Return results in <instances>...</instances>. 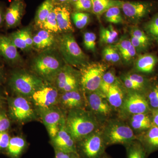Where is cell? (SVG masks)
Returning <instances> with one entry per match:
<instances>
[{
    "instance_id": "cell-1",
    "label": "cell",
    "mask_w": 158,
    "mask_h": 158,
    "mask_svg": "<svg viewBox=\"0 0 158 158\" xmlns=\"http://www.w3.org/2000/svg\"><path fill=\"white\" fill-rule=\"evenodd\" d=\"M60 53L52 48L43 51L33 60L32 68L43 80L52 84L65 64Z\"/></svg>"
},
{
    "instance_id": "cell-2",
    "label": "cell",
    "mask_w": 158,
    "mask_h": 158,
    "mask_svg": "<svg viewBox=\"0 0 158 158\" xmlns=\"http://www.w3.org/2000/svg\"><path fill=\"white\" fill-rule=\"evenodd\" d=\"M65 123L67 129L76 142L81 141L93 133L98 127L95 117L83 108L69 110Z\"/></svg>"
},
{
    "instance_id": "cell-3",
    "label": "cell",
    "mask_w": 158,
    "mask_h": 158,
    "mask_svg": "<svg viewBox=\"0 0 158 158\" xmlns=\"http://www.w3.org/2000/svg\"><path fill=\"white\" fill-rule=\"evenodd\" d=\"M44 82V80L35 73L23 70H17L11 74L9 85L15 95L30 98Z\"/></svg>"
},
{
    "instance_id": "cell-4",
    "label": "cell",
    "mask_w": 158,
    "mask_h": 158,
    "mask_svg": "<svg viewBox=\"0 0 158 158\" xmlns=\"http://www.w3.org/2000/svg\"><path fill=\"white\" fill-rule=\"evenodd\" d=\"M59 51L66 64L81 67L88 63V58L83 52L72 33H64L59 38Z\"/></svg>"
},
{
    "instance_id": "cell-5",
    "label": "cell",
    "mask_w": 158,
    "mask_h": 158,
    "mask_svg": "<svg viewBox=\"0 0 158 158\" xmlns=\"http://www.w3.org/2000/svg\"><path fill=\"white\" fill-rule=\"evenodd\" d=\"M107 69V65L101 62H88L81 67L80 85L82 90L86 94L99 90Z\"/></svg>"
},
{
    "instance_id": "cell-6",
    "label": "cell",
    "mask_w": 158,
    "mask_h": 158,
    "mask_svg": "<svg viewBox=\"0 0 158 158\" xmlns=\"http://www.w3.org/2000/svg\"><path fill=\"white\" fill-rule=\"evenodd\" d=\"M8 115L13 121L23 123L36 119L35 111L27 98L15 95L7 99Z\"/></svg>"
},
{
    "instance_id": "cell-7",
    "label": "cell",
    "mask_w": 158,
    "mask_h": 158,
    "mask_svg": "<svg viewBox=\"0 0 158 158\" xmlns=\"http://www.w3.org/2000/svg\"><path fill=\"white\" fill-rule=\"evenodd\" d=\"M103 136L106 146L115 144L126 145L136 139L132 129L129 126L116 121L108 125Z\"/></svg>"
},
{
    "instance_id": "cell-8",
    "label": "cell",
    "mask_w": 158,
    "mask_h": 158,
    "mask_svg": "<svg viewBox=\"0 0 158 158\" xmlns=\"http://www.w3.org/2000/svg\"><path fill=\"white\" fill-rule=\"evenodd\" d=\"M79 142V150L83 158H100L106 146L103 135L94 132Z\"/></svg>"
},
{
    "instance_id": "cell-9",
    "label": "cell",
    "mask_w": 158,
    "mask_h": 158,
    "mask_svg": "<svg viewBox=\"0 0 158 158\" xmlns=\"http://www.w3.org/2000/svg\"><path fill=\"white\" fill-rule=\"evenodd\" d=\"M59 90L56 86L44 81L30 98L37 108H48L59 104Z\"/></svg>"
},
{
    "instance_id": "cell-10",
    "label": "cell",
    "mask_w": 158,
    "mask_h": 158,
    "mask_svg": "<svg viewBox=\"0 0 158 158\" xmlns=\"http://www.w3.org/2000/svg\"><path fill=\"white\" fill-rule=\"evenodd\" d=\"M54 82L56 88L61 93L80 90V72L75 70L71 65L65 64Z\"/></svg>"
},
{
    "instance_id": "cell-11",
    "label": "cell",
    "mask_w": 158,
    "mask_h": 158,
    "mask_svg": "<svg viewBox=\"0 0 158 158\" xmlns=\"http://www.w3.org/2000/svg\"><path fill=\"white\" fill-rule=\"evenodd\" d=\"M36 112L45 125L51 139L56 136L63 118L65 117L57 106L48 108H37Z\"/></svg>"
},
{
    "instance_id": "cell-12",
    "label": "cell",
    "mask_w": 158,
    "mask_h": 158,
    "mask_svg": "<svg viewBox=\"0 0 158 158\" xmlns=\"http://www.w3.org/2000/svg\"><path fill=\"white\" fill-rule=\"evenodd\" d=\"M52 142L54 148L69 153L78 154L76 141L66 127L65 117L61 122L56 135L52 139Z\"/></svg>"
},
{
    "instance_id": "cell-13",
    "label": "cell",
    "mask_w": 158,
    "mask_h": 158,
    "mask_svg": "<svg viewBox=\"0 0 158 158\" xmlns=\"http://www.w3.org/2000/svg\"><path fill=\"white\" fill-rule=\"evenodd\" d=\"M120 8L129 20L136 23L141 20L150 12L152 5L146 2L123 1Z\"/></svg>"
},
{
    "instance_id": "cell-14",
    "label": "cell",
    "mask_w": 158,
    "mask_h": 158,
    "mask_svg": "<svg viewBox=\"0 0 158 158\" xmlns=\"http://www.w3.org/2000/svg\"><path fill=\"white\" fill-rule=\"evenodd\" d=\"M123 109L128 114L146 113L149 110V105L144 97L136 92H130L125 98Z\"/></svg>"
},
{
    "instance_id": "cell-15",
    "label": "cell",
    "mask_w": 158,
    "mask_h": 158,
    "mask_svg": "<svg viewBox=\"0 0 158 158\" xmlns=\"http://www.w3.org/2000/svg\"><path fill=\"white\" fill-rule=\"evenodd\" d=\"M23 0H13L5 12V22L6 27L13 28L19 25L25 9Z\"/></svg>"
},
{
    "instance_id": "cell-16",
    "label": "cell",
    "mask_w": 158,
    "mask_h": 158,
    "mask_svg": "<svg viewBox=\"0 0 158 158\" xmlns=\"http://www.w3.org/2000/svg\"><path fill=\"white\" fill-rule=\"evenodd\" d=\"M0 56L11 65H17L23 62L17 48L8 36L0 35Z\"/></svg>"
},
{
    "instance_id": "cell-17",
    "label": "cell",
    "mask_w": 158,
    "mask_h": 158,
    "mask_svg": "<svg viewBox=\"0 0 158 158\" xmlns=\"http://www.w3.org/2000/svg\"><path fill=\"white\" fill-rule=\"evenodd\" d=\"M86 94V100L92 111L104 116L110 114L111 106L105 99L106 96L100 90H99Z\"/></svg>"
},
{
    "instance_id": "cell-18",
    "label": "cell",
    "mask_w": 158,
    "mask_h": 158,
    "mask_svg": "<svg viewBox=\"0 0 158 158\" xmlns=\"http://www.w3.org/2000/svg\"><path fill=\"white\" fill-rule=\"evenodd\" d=\"M85 102L80 90L62 92L59 96V104L69 110L83 108Z\"/></svg>"
},
{
    "instance_id": "cell-19",
    "label": "cell",
    "mask_w": 158,
    "mask_h": 158,
    "mask_svg": "<svg viewBox=\"0 0 158 158\" xmlns=\"http://www.w3.org/2000/svg\"><path fill=\"white\" fill-rule=\"evenodd\" d=\"M59 32L64 33L73 32L69 9L65 5L55 6L54 8Z\"/></svg>"
},
{
    "instance_id": "cell-20",
    "label": "cell",
    "mask_w": 158,
    "mask_h": 158,
    "mask_svg": "<svg viewBox=\"0 0 158 158\" xmlns=\"http://www.w3.org/2000/svg\"><path fill=\"white\" fill-rule=\"evenodd\" d=\"M33 39L34 47L43 51L52 48L56 42L53 33L43 29L33 36Z\"/></svg>"
},
{
    "instance_id": "cell-21",
    "label": "cell",
    "mask_w": 158,
    "mask_h": 158,
    "mask_svg": "<svg viewBox=\"0 0 158 158\" xmlns=\"http://www.w3.org/2000/svg\"><path fill=\"white\" fill-rule=\"evenodd\" d=\"M105 96L110 106L115 108L122 107L125 97L120 83L117 80L110 86Z\"/></svg>"
},
{
    "instance_id": "cell-22",
    "label": "cell",
    "mask_w": 158,
    "mask_h": 158,
    "mask_svg": "<svg viewBox=\"0 0 158 158\" xmlns=\"http://www.w3.org/2000/svg\"><path fill=\"white\" fill-rule=\"evenodd\" d=\"M27 146V142L22 137H11L6 154L10 158H20Z\"/></svg>"
},
{
    "instance_id": "cell-23",
    "label": "cell",
    "mask_w": 158,
    "mask_h": 158,
    "mask_svg": "<svg viewBox=\"0 0 158 158\" xmlns=\"http://www.w3.org/2000/svg\"><path fill=\"white\" fill-rule=\"evenodd\" d=\"M158 59L152 54H146L141 55L137 59L135 63V68L138 71L144 73L152 72Z\"/></svg>"
},
{
    "instance_id": "cell-24",
    "label": "cell",
    "mask_w": 158,
    "mask_h": 158,
    "mask_svg": "<svg viewBox=\"0 0 158 158\" xmlns=\"http://www.w3.org/2000/svg\"><path fill=\"white\" fill-rule=\"evenodd\" d=\"M92 12L99 18L113 7H121L123 1L119 0H92Z\"/></svg>"
},
{
    "instance_id": "cell-25",
    "label": "cell",
    "mask_w": 158,
    "mask_h": 158,
    "mask_svg": "<svg viewBox=\"0 0 158 158\" xmlns=\"http://www.w3.org/2000/svg\"><path fill=\"white\" fill-rule=\"evenodd\" d=\"M118 40V33L112 25L106 27L102 26L100 29V42L106 45H113Z\"/></svg>"
},
{
    "instance_id": "cell-26",
    "label": "cell",
    "mask_w": 158,
    "mask_h": 158,
    "mask_svg": "<svg viewBox=\"0 0 158 158\" xmlns=\"http://www.w3.org/2000/svg\"><path fill=\"white\" fill-rule=\"evenodd\" d=\"M143 144L146 152H152L158 149V127L152 124L144 136Z\"/></svg>"
},
{
    "instance_id": "cell-27",
    "label": "cell",
    "mask_w": 158,
    "mask_h": 158,
    "mask_svg": "<svg viewBox=\"0 0 158 158\" xmlns=\"http://www.w3.org/2000/svg\"><path fill=\"white\" fill-rule=\"evenodd\" d=\"M55 6L52 0H45L40 6L35 17L36 26L40 27L46 19L50 13L55 8Z\"/></svg>"
},
{
    "instance_id": "cell-28",
    "label": "cell",
    "mask_w": 158,
    "mask_h": 158,
    "mask_svg": "<svg viewBox=\"0 0 158 158\" xmlns=\"http://www.w3.org/2000/svg\"><path fill=\"white\" fill-rule=\"evenodd\" d=\"M131 123L132 127L136 130L148 129L152 125L150 118L146 113L133 115Z\"/></svg>"
},
{
    "instance_id": "cell-29",
    "label": "cell",
    "mask_w": 158,
    "mask_h": 158,
    "mask_svg": "<svg viewBox=\"0 0 158 158\" xmlns=\"http://www.w3.org/2000/svg\"><path fill=\"white\" fill-rule=\"evenodd\" d=\"M126 146L127 158H146L147 152L141 143L134 141Z\"/></svg>"
},
{
    "instance_id": "cell-30",
    "label": "cell",
    "mask_w": 158,
    "mask_h": 158,
    "mask_svg": "<svg viewBox=\"0 0 158 158\" xmlns=\"http://www.w3.org/2000/svg\"><path fill=\"white\" fill-rule=\"evenodd\" d=\"M8 37L17 48L20 49L24 52H28L30 50L27 45L24 29L11 33Z\"/></svg>"
},
{
    "instance_id": "cell-31",
    "label": "cell",
    "mask_w": 158,
    "mask_h": 158,
    "mask_svg": "<svg viewBox=\"0 0 158 158\" xmlns=\"http://www.w3.org/2000/svg\"><path fill=\"white\" fill-rule=\"evenodd\" d=\"M103 15L105 19L111 23H121L123 22L121 8L119 7H113L110 8L105 12Z\"/></svg>"
},
{
    "instance_id": "cell-32",
    "label": "cell",
    "mask_w": 158,
    "mask_h": 158,
    "mask_svg": "<svg viewBox=\"0 0 158 158\" xmlns=\"http://www.w3.org/2000/svg\"><path fill=\"white\" fill-rule=\"evenodd\" d=\"M116 81V74L114 69H110L106 71L103 76L99 90L105 96L110 86L114 84Z\"/></svg>"
},
{
    "instance_id": "cell-33",
    "label": "cell",
    "mask_w": 158,
    "mask_h": 158,
    "mask_svg": "<svg viewBox=\"0 0 158 158\" xmlns=\"http://www.w3.org/2000/svg\"><path fill=\"white\" fill-rule=\"evenodd\" d=\"M39 27L51 33H57L59 32L54 9Z\"/></svg>"
},
{
    "instance_id": "cell-34",
    "label": "cell",
    "mask_w": 158,
    "mask_h": 158,
    "mask_svg": "<svg viewBox=\"0 0 158 158\" xmlns=\"http://www.w3.org/2000/svg\"><path fill=\"white\" fill-rule=\"evenodd\" d=\"M71 17L75 25L79 29L84 28L90 22V15L87 12L75 11Z\"/></svg>"
},
{
    "instance_id": "cell-35",
    "label": "cell",
    "mask_w": 158,
    "mask_h": 158,
    "mask_svg": "<svg viewBox=\"0 0 158 158\" xmlns=\"http://www.w3.org/2000/svg\"><path fill=\"white\" fill-rule=\"evenodd\" d=\"M144 30L149 37L158 41V14L145 24Z\"/></svg>"
},
{
    "instance_id": "cell-36",
    "label": "cell",
    "mask_w": 158,
    "mask_h": 158,
    "mask_svg": "<svg viewBox=\"0 0 158 158\" xmlns=\"http://www.w3.org/2000/svg\"><path fill=\"white\" fill-rule=\"evenodd\" d=\"M115 46L119 52L121 58L124 56L133 47L131 39L127 35L122 36Z\"/></svg>"
},
{
    "instance_id": "cell-37",
    "label": "cell",
    "mask_w": 158,
    "mask_h": 158,
    "mask_svg": "<svg viewBox=\"0 0 158 158\" xmlns=\"http://www.w3.org/2000/svg\"><path fill=\"white\" fill-rule=\"evenodd\" d=\"M96 34L92 32H85L83 35L84 46L87 50L95 52L96 46Z\"/></svg>"
},
{
    "instance_id": "cell-38",
    "label": "cell",
    "mask_w": 158,
    "mask_h": 158,
    "mask_svg": "<svg viewBox=\"0 0 158 158\" xmlns=\"http://www.w3.org/2000/svg\"><path fill=\"white\" fill-rule=\"evenodd\" d=\"M130 34L131 36L136 37L147 47L149 45L150 37L138 27L135 26L132 27L130 30Z\"/></svg>"
},
{
    "instance_id": "cell-39",
    "label": "cell",
    "mask_w": 158,
    "mask_h": 158,
    "mask_svg": "<svg viewBox=\"0 0 158 158\" xmlns=\"http://www.w3.org/2000/svg\"><path fill=\"white\" fill-rule=\"evenodd\" d=\"M73 6L76 11L92 12V0H78Z\"/></svg>"
},
{
    "instance_id": "cell-40",
    "label": "cell",
    "mask_w": 158,
    "mask_h": 158,
    "mask_svg": "<svg viewBox=\"0 0 158 158\" xmlns=\"http://www.w3.org/2000/svg\"><path fill=\"white\" fill-rule=\"evenodd\" d=\"M11 127V120L4 109L0 110V131H7Z\"/></svg>"
},
{
    "instance_id": "cell-41",
    "label": "cell",
    "mask_w": 158,
    "mask_h": 158,
    "mask_svg": "<svg viewBox=\"0 0 158 158\" xmlns=\"http://www.w3.org/2000/svg\"><path fill=\"white\" fill-rule=\"evenodd\" d=\"M110 54L111 62L112 64H116L118 63L122 59L120 53L115 45L106 46Z\"/></svg>"
},
{
    "instance_id": "cell-42",
    "label": "cell",
    "mask_w": 158,
    "mask_h": 158,
    "mask_svg": "<svg viewBox=\"0 0 158 158\" xmlns=\"http://www.w3.org/2000/svg\"><path fill=\"white\" fill-rule=\"evenodd\" d=\"M10 138L8 132L0 131V153H6Z\"/></svg>"
},
{
    "instance_id": "cell-43",
    "label": "cell",
    "mask_w": 158,
    "mask_h": 158,
    "mask_svg": "<svg viewBox=\"0 0 158 158\" xmlns=\"http://www.w3.org/2000/svg\"><path fill=\"white\" fill-rule=\"evenodd\" d=\"M150 105L154 109H158V85H156L148 95Z\"/></svg>"
},
{
    "instance_id": "cell-44",
    "label": "cell",
    "mask_w": 158,
    "mask_h": 158,
    "mask_svg": "<svg viewBox=\"0 0 158 158\" xmlns=\"http://www.w3.org/2000/svg\"><path fill=\"white\" fill-rule=\"evenodd\" d=\"M123 81L126 88L131 90H141L143 87L138 85L135 82L133 81L127 76L122 77Z\"/></svg>"
},
{
    "instance_id": "cell-45",
    "label": "cell",
    "mask_w": 158,
    "mask_h": 158,
    "mask_svg": "<svg viewBox=\"0 0 158 158\" xmlns=\"http://www.w3.org/2000/svg\"><path fill=\"white\" fill-rule=\"evenodd\" d=\"M126 76L129 78L138 85H141L143 88H144L145 86L146 81L144 77H142V76L135 73L130 74Z\"/></svg>"
},
{
    "instance_id": "cell-46",
    "label": "cell",
    "mask_w": 158,
    "mask_h": 158,
    "mask_svg": "<svg viewBox=\"0 0 158 158\" xmlns=\"http://www.w3.org/2000/svg\"><path fill=\"white\" fill-rule=\"evenodd\" d=\"M55 152V158H72L73 154L64 152L60 150L54 148Z\"/></svg>"
},
{
    "instance_id": "cell-47",
    "label": "cell",
    "mask_w": 158,
    "mask_h": 158,
    "mask_svg": "<svg viewBox=\"0 0 158 158\" xmlns=\"http://www.w3.org/2000/svg\"><path fill=\"white\" fill-rule=\"evenodd\" d=\"M152 121L153 124L158 127V109L153 110Z\"/></svg>"
},
{
    "instance_id": "cell-48",
    "label": "cell",
    "mask_w": 158,
    "mask_h": 158,
    "mask_svg": "<svg viewBox=\"0 0 158 158\" xmlns=\"http://www.w3.org/2000/svg\"><path fill=\"white\" fill-rule=\"evenodd\" d=\"M5 12L3 7L0 5V28L2 26L3 23L5 22Z\"/></svg>"
},
{
    "instance_id": "cell-49",
    "label": "cell",
    "mask_w": 158,
    "mask_h": 158,
    "mask_svg": "<svg viewBox=\"0 0 158 158\" xmlns=\"http://www.w3.org/2000/svg\"><path fill=\"white\" fill-rule=\"evenodd\" d=\"M55 6H62L67 4L68 0H52Z\"/></svg>"
},
{
    "instance_id": "cell-50",
    "label": "cell",
    "mask_w": 158,
    "mask_h": 158,
    "mask_svg": "<svg viewBox=\"0 0 158 158\" xmlns=\"http://www.w3.org/2000/svg\"><path fill=\"white\" fill-rule=\"evenodd\" d=\"M6 102H7L6 98L4 97L2 94L0 93V110L4 109V106L6 104Z\"/></svg>"
},
{
    "instance_id": "cell-51",
    "label": "cell",
    "mask_w": 158,
    "mask_h": 158,
    "mask_svg": "<svg viewBox=\"0 0 158 158\" xmlns=\"http://www.w3.org/2000/svg\"><path fill=\"white\" fill-rule=\"evenodd\" d=\"M4 72L2 66H0V85L2 83L4 79Z\"/></svg>"
},
{
    "instance_id": "cell-52",
    "label": "cell",
    "mask_w": 158,
    "mask_h": 158,
    "mask_svg": "<svg viewBox=\"0 0 158 158\" xmlns=\"http://www.w3.org/2000/svg\"><path fill=\"white\" fill-rule=\"evenodd\" d=\"M78 0H68L67 2V4H69V5H73L74 3H75Z\"/></svg>"
},
{
    "instance_id": "cell-53",
    "label": "cell",
    "mask_w": 158,
    "mask_h": 158,
    "mask_svg": "<svg viewBox=\"0 0 158 158\" xmlns=\"http://www.w3.org/2000/svg\"><path fill=\"white\" fill-rule=\"evenodd\" d=\"M72 158H81L78 154H73Z\"/></svg>"
},
{
    "instance_id": "cell-54",
    "label": "cell",
    "mask_w": 158,
    "mask_h": 158,
    "mask_svg": "<svg viewBox=\"0 0 158 158\" xmlns=\"http://www.w3.org/2000/svg\"><path fill=\"white\" fill-rule=\"evenodd\" d=\"M103 155L100 158H109V157H108L106 156L105 155Z\"/></svg>"
}]
</instances>
